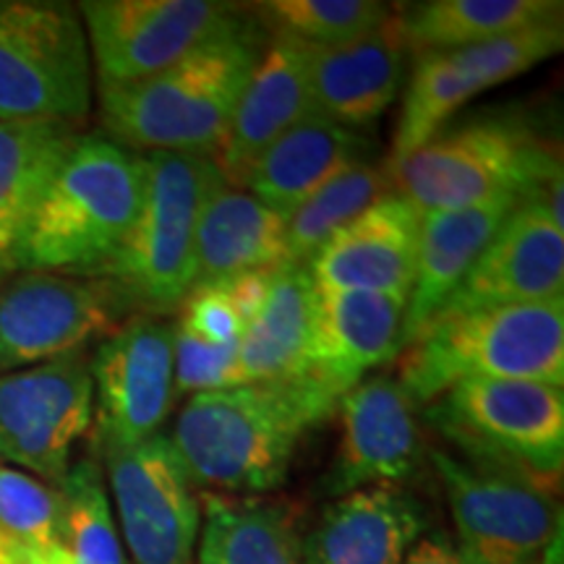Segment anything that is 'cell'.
<instances>
[{
  "label": "cell",
  "mask_w": 564,
  "mask_h": 564,
  "mask_svg": "<svg viewBox=\"0 0 564 564\" xmlns=\"http://www.w3.org/2000/svg\"><path fill=\"white\" fill-rule=\"evenodd\" d=\"M337 403L308 373L291 382L202 392L178 413L171 442L196 489L257 497L285 481L301 436Z\"/></svg>",
  "instance_id": "obj_1"
},
{
  "label": "cell",
  "mask_w": 564,
  "mask_h": 564,
  "mask_svg": "<svg viewBox=\"0 0 564 564\" xmlns=\"http://www.w3.org/2000/svg\"><path fill=\"white\" fill-rule=\"evenodd\" d=\"M267 45L249 19L175 66L137 82H97L100 121L129 150L215 154Z\"/></svg>",
  "instance_id": "obj_2"
},
{
  "label": "cell",
  "mask_w": 564,
  "mask_h": 564,
  "mask_svg": "<svg viewBox=\"0 0 564 564\" xmlns=\"http://www.w3.org/2000/svg\"><path fill=\"white\" fill-rule=\"evenodd\" d=\"M144 186L147 158L110 137H79L34 209L17 267L100 278L137 223Z\"/></svg>",
  "instance_id": "obj_3"
},
{
  "label": "cell",
  "mask_w": 564,
  "mask_h": 564,
  "mask_svg": "<svg viewBox=\"0 0 564 564\" xmlns=\"http://www.w3.org/2000/svg\"><path fill=\"white\" fill-rule=\"evenodd\" d=\"M394 194L421 215L499 196L539 194L562 175L556 147L525 116L491 112L444 129L405 160L387 165Z\"/></svg>",
  "instance_id": "obj_4"
},
{
  "label": "cell",
  "mask_w": 564,
  "mask_h": 564,
  "mask_svg": "<svg viewBox=\"0 0 564 564\" xmlns=\"http://www.w3.org/2000/svg\"><path fill=\"white\" fill-rule=\"evenodd\" d=\"M465 379L564 384V299L429 322L403 350L400 384L429 405Z\"/></svg>",
  "instance_id": "obj_5"
},
{
  "label": "cell",
  "mask_w": 564,
  "mask_h": 564,
  "mask_svg": "<svg viewBox=\"0 0 564 564\" xmlns=\"http://www.w3.org/2000/svg\"><path fill=\"white\" fill-rule=\"evenodd\" d=\"M228 186L209 154L150 152L137 223L100 272L129 306L150 316L178 312L192 291L196 228L209 196Z\"/></svg>",
  "instance_id": "obj_6"
},
{
  "label": "cell",
  "mask_w": 564,
  "mask_h": 564,
  "mask_svg": "<svg viewBox=\"0 0 564 564\" xmlns=\"http://www.w3.org/2000/svg\"><path fill=\"white\" fill-rule=\"evenodd\" d=\"M465 463L554 489L564 463V390L528 379H465L423 411Z\"/></svg>",
  "instance_id": "obj_7"
},
{
  "label": "cell",
  "mask_w": 564,
  "mask_h": 564,
  "mask_svg": "<svg viewBox=\"0 0 564 564\" xmlns=\"http://www.w3.org/2000/svg\"><path fill=\"white\" fill-rule=\"evenodd\" d=\"M95 95L79 9L45 0H0V123H68Z\"/></svg>",
  "instance_id": "obj_8"
},
{
  "label": "cell",
  "mask_w": 564,
  "mask_h": 564,
  "mask_svg": "<svg viewBox=\"0 0 564 564\" xmlns=\"http://www.w3.org/2000/svg\"><path fill=\"white\" fill-rule=\"evenodd\" d=\"M429 460L468 564H562V512L552 491L449 453H429Z\"/></svg>",
  "instance_id": "obj_9"
},
{
  "label": "cell",
  "mask_w": 564,
  "mask_h": 564,
  "mask_svg": "<svg viewBox=\"0 0 564 564\" xmlns=\"http://www.w3.org/2000/svg\"><path fill=\"white\" fill-rule=\"evenodd\" d=\"M102 474L129 564H194L202 505L171 436L100 447Z\"/></svg>",
  "instance_id": "obj_10"
},
{
  "label": "cell",
  "mask_w": 564,
  "mask_h": 564,
  "mask_svg": "<svg viewBox=\"0 0 564 564\" xmlns=\"http://www.w3.org/2000/svg\"><path fill=\"white\" fill-rule=\"evenodd\" d=\"M562 45L564 26L560 17L478 45L415 55L387 165L405 160L436 137L478 91L525 74L560 53Z\"/></svg>",
  "instance_id": "obj_11"
},
{
  "label": "cell",
  "mask_w": 564,
  "mask_h": 564,
  "mask_svg": "<svg viewBox=\"0 0 564 564\" xmlns=\"http://www.w3.org/2000/svg\"><path fill=\"white\" fill-rule=\"evenodd\" d=\"M97 82H137L217 40L243 11L217 0H87L76 6Z\"/></svg>",
  "instance_id": "obj_12"
},
{
  "label": "cell",
  "mask_w": 564,
  "mask_h": 564,
  "mask_svg": "<svg viewBox=\"0 0 564 564\" xmlns=\"http://www.w3.org/2000/svg\"><path fill=\"white\" fill-rule=\"evenodd\" d=\"M95 421V387L82 352L0 373V457L58 486L76 442Z\"/></svg>",
  "instance_id": "obj_13"
},
{
  "label": "cell",
  "mask_w": 564,
  "mask_h": 564,
  "mask_svg": "<svg viewBox=\"0 0 564 564\" xmlns=\"http://www.w3.org/2000/svg\"><path fill=\"white\" fill-rule=\"evenodd\" d=\"M129 303L108 280L26 272L0 288V371L79 352L118 329Z\"/></svg>",
  "instance_id": "obj_14"
},
{
  "label": "cell",
  "mask_w": 564,
  "mask_h": 564,
  "mask_svg": "<svg viewBox=\"0 0 564 564\" xmlns=\"http://www.w3.org/2000/svg\"><path fill=\"white\" fill-rule=\"evenodd\" d=\"M175 324L139 314L105 337L89 361L97 447H126L160 434L173 413Z\"/></svg>",
  "instance_id": "obj_15"
},
{
  "label": "cell",
  "mask_w": 564,
  "mask_h": 564,
  "mask_svg": "<svg viewBox=\"0 0 564 564\" xmlns=\"http://www.w3.org/2000/svg\"><path fill=\"white\" fill-rule=\"evenodd\" d=\"M340 444L322 481L327 497L369 489L405 486L423 470L429 449L423 442L421 413L400 379H361L343 394Z\"/></svg>",
  "instance_id": "obj_16"
},
{
  "label": "cell",
  "mask_w": 564,
  "mask_h": 564,
  "mask_svg": "<svg viewBox=\"0 0 564 564\" xmlns=\"http://www.w3.org/2000/svg\"><path fill=\"white\" fill-rule=\"evenodd\" d=\"M564 228L539 196H528L512 209L486 243L453 295L429 322L449 319L478 308L523 306L564 299Z\"/></svg>",
  "instance_id": "obj_17"
},
{
  "label": "cell",
  "mask_w": 564,
  "mask_h": 564,
  "mask_svg": "<svg viewBox=\"0 0 564 564\" xmlns=\"http://www.w3.org/2000/svg\"><path fill=\"white\" fill-rule=\"evenodd\" d=\"M408 299L314 285L306 373L337 400L403 350Z\"/></svg>",
  "instance_id": "obj_18"
},
{
  "label": "cell",
  "mask_w": 564,
  "mask_h": 564,
  "mask_svg": "<svg viewBox=\"0 0 564 564\" xmlns=\"http://www.w3.org/2000/svg\"><path fill=\"white\" fill-rule=\"evenodd\" d=\"M312 45L272 34L262 58L246 84L230 129L212 154L230 188L246 186L253 162L288 129L314 116L312 105Z\"/></svg>",
  "instance_id": "obj_19"
},
{
  "label": "cell",
  "mask_w": 564,
  "mask_h": 564,
  "mask_svg": "<svg viewBox=\"0 0 564 564\" xmlns=\"http://www.w3.org/2000/svg\"><path fill=\"white\" fill-rule=\"evenodd\" d=\"M421 217L400 194L384 196L316 251L306 264L314 285L411 299Z\"/></svg>",
  "instance_id": "obj_20"
},
{
  "label": "cell",
  "mask_w": 564,
  "mask_h": 564,
  "mask_svg": "<svg viewBox=\"0 0 564 564\" xmlns=\"http://www.w3.org/2000/svg\"><path fill=\"white\" fill-rule=\"evenodd\" d=\"M426 528V507L405 486L343 494L308 528L303 564H403Z\"/></svg>",
  "instance_id": "obj_21"
},
{
  "label": "cell",
  "mask_w": 564,
  "mask_h": 564,
  "mask_svg": "<svg viewBox=\"0 0 564 564\" xmlns=\"http://www.w3.org/2000/svg\"><path fill=\"white\" fill-rule=\"evenodd\" d=\"M408 47L398 13L335 47H312L314 116L358 131L377 123L405 84Z\"/></svg>",
  "instance_id": "obj_22"
},
{
  "label": "cell",
  "mask_w": 564,
  "mask_h": 564,
  "mask_svg": "<svg viewBox=\"0 0 564 564\" xmlns=\"http://www.w3.org/2000/svg\"><path fill=\"white\" fill-rule=\"evenodd\" d=\"M520 202L523 199L518 196H499V199L474 204V207L426 212L421 217L419 267H415L413 291L405 308L403 350L423 333L442 303L453 295L476 259L481 257L494 232L502 228V223Z\"/></svg>",
  "instance_id": "obj_23"
},
{
  "label": "cell",
  "mask_w": 564,
  "mask_h": 564,
  "mask_svg": "<svg viewBox=\"0 0 564 564\" xmlns=\"http://www.w3.org/2000/svg\"><path fill=\"white\" fill-rule=\"evenodd\" d=\"M288 220L241 188L220 186L196 228L192 288H220L253 270L288 264Z\"/></svg>",
  "instance_id": "obj_24"
},
{
  "label": "cell",
  "mask_w": 564,
  "mask_h": 564,
  "mask_svg": "<svg viewBox=\"0 0 564 564\" xmlns=\"http://www.w3.org/2000/svg\"><path fill=\"white\" fill-rule=\"evenodd\" d=\"M364 150L366 141L358 131L308 116L267 147L243 188L288 220L333 175L364 160Z\"/></svg>",
  "instance_id": "obj_25"
},
{
  "label": "cell",
  "mask_w": 564,
  "mask_h": 564,
  "mask_svg": "<svg viewBox=\"0 0 564 564\" xmlns=\"http://www.w3.org/2000/svg\"><path fill=\"white\" fill-rule=\"evenodd\" d=\"M312 314L314 280L308 267H278L264 306L238 340V366L246 384L291 382L306 373Z\"/></svg>",
  "instance_id": "obj_26"
},
{
  "label": "cell",
  "mask_w": 564,
  "mask_h": 564,
  "mask_svg": "<svg viewBox=\"0 0 564 564\" xmlns=\"http://www.w3.org/2000/svg\"><path fill=\"white\" fill-rule=\"evenodd\" d=\"M76 139L68 123H0V282L19 272L34 209Z\"/></svg>",
  "instance_id": "obj_27"
},
{
  "label": "cell",
  "mask_w": 564,
  "mask_h": 564,
  "mask_svg": "<svg viewBox=\"0 0 564 564\" xmlns=\"http://www.w3.org/2000/svg\"><path fill=\"white\" fill-rule=\"evenodd\" d=\"M194 564H303V539L282 502L204 494Z\"/></svg>",
  "instance_id": "obj_28"
},
{
  "label": "cell",
  "mask_w": 564,
  "mask_h": 564,
  "mask_svg": "<svg viewBox=\"0 0 564 564\" xmlns=\"http://www.w3.org/2000/svg\"><path fill=\"white\" fill-rule=\"evenodd\" d=\"M562 9L564 6L554 0H426L398 6L394 13L408 47L421 55L457 51L560 19Z\"/></svg>",
  "instance_id": "obj_29"
},
{
  "label": "cell",
  "mask_w": 564,
  "mask_h": 564,
  "mask_svg": "<svg viewBox=\"0 0 564 564\" xmlns=\"http://www.w3.org/2000/svg\"><path fill=\"white\" fill-rule=\"evenodd\" d=\"M394 192L387 165L358 160L333 175L288 217V264H308L329 238Z\"/></svg>",
  "instance_id": "obj_30"
},
{
  "label": "cell",
  "mask_w": 564,
  "mask_h": 564,
  "mask_svg": "<svg viewBox=\"0 0 564 564\" xmlns=\"http://www.w3.org/2000/svg\"><path fill=\"white\" fill-rule=\"evenodd\" d=\"M63 502V539L74 564H129L100 463L82 457L55 486Z\"/></svg>",
  "instance_id": "obj_31"
},
{
  "label": "cell",
  "mask_w": 564,
  "mask_h": 564,
  "mask_svg": "<svg viewBox=\"0 0 564 564\" xmlns=\"http://www.w3.org/2000/svg\"><path fill=\"white\" fill-rule=\"evenodd\" d=\"M251 9L272 34L312 47H335L364 37L392 13V6L379 0H267Z\"/></svg>",
  "instance_id": "obj_32"
},
{
  "label": "cell",
  "mask_w": 564,
  "mask_h": 564,
  "mask_svg": "<svg viewBox=\"0 0 564 564\" xmlns=\"http://www.w3.org/2000/svg\"><path fill=\"white\" fill-rule=\"evenodd\" d=\"M0 533L42 564H74L63 539L58 489L11 465H0Z\"/></svg>",
  "instance_id": "obj_33"
},
{
  "label": "cell",
  "mask_w": 564,
  "mask_h": 564,
  "mask_svg": "<svg viewBox=\"0 0 564 564\" xmlns=\"http://www.w3.org/2000/svg\"><path fill=\"white\" fill-rule=\"evenodd\" d=\"M175 392H223L243 387V373L238 366V343L215 345L202 340L183 324H175L173 340Z\"/></svg>",
  "instance_id": "obj_34"
},
{
  "label": "cell",
  "mask_w": 564,
  "mask_h": 564,
  "mask_svg": "<svg viewBox=\"0 0 564 564\" xmlns=\"http://www.w3.org/2000/svg\"><path fill=\"white\" fill-rule=\"evenodd\" d=\"M183 327L215 345H236L243 335V322L223 288H192L181 303Z\"/></svg>",
  "instance_id": "obj_35"
},
{
  "label": "cell",
  "mask_w": 564,
  "mask_h": 564,
  "mask_svg": "<svg viewBox=\"0 0 564 564\" xmlns=\"http://www.w3.org/2000/svg\"><path fill=\"white\" fill-rule=\"evenodd\" d=\"M274 270H278V267H274ZM274 270L243 272V274H238V278L225 282V285H220L225 295L230 299L232 308H236L238 316H241L243 329H246V324H249L253 316L259 314V308L264 306L267 295H270V288H272Z\"/></svg>",
  "instance_id": "obj_36"
},
{
  "label": "cell",
  "mask_w": 564,
  "mask_h": 564,
  "mask_svg": "<svg viewBox=\"0 0 564 564\" xmlns=\"http://www.w3.org/2000/svg\"><path fill=\"white\" fill-rule=\"evenodd\" d=\"M403 564H468V560L460 554L453 535L436 531L423 535Z\"/></svg>",
  "instance_id": "obj_37"
},
{
  "label": "cell",
  "mask_w": 564,
  "mask_h": 564,
  "mask_svg": "<svg viewBox=\"0 0 564 564\" xmlns=\"http://www.w3.org/2000/svg\"><path fill=\"white\" fill-rule=\"evenodd\" d=\"M0 564H42L30 549H24L17 541H11L9 535L0 533Z\"/></svg>",
  "instance_id": "obj_38"
}]
</instances>
